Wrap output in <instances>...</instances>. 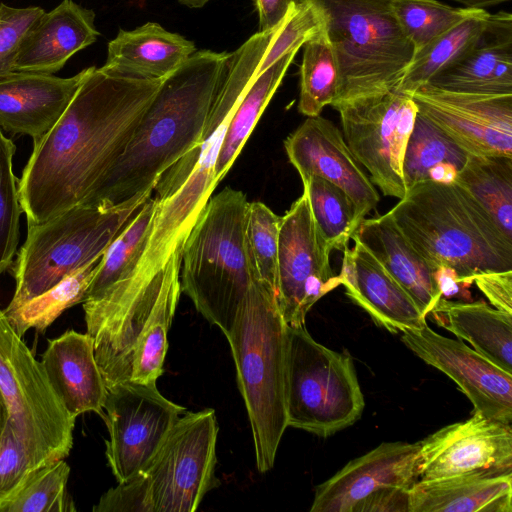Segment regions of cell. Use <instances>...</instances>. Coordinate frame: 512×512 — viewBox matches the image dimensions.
<instances>
[{"mask_svg":"<svg viewBox=\"0 0 512 512\" xmlns=\"http://www.w3.org/2000/svg\"><path fill=\"white\" fill-rule=\"evenodd\" d=\"M163 81L93 68L59 120L33 141L18 180L28 225L88 199L123 153Z\"/></svg>","mask_w":512,"mask_h":512,"instance_id":"1","label":"cell"},{"mask_svg":"<svg viewBox=\"0 0 512 512\" xmlns=\"http://www.w3.org/2000/svg\"><path fill=\"white\" fill-rule=\"evenodd\" d=\"M227 52L199 50L164 79L123 153L84 203L116 205L153 192L201 137Z\"/></svg>","mask_w":512,"mask_h":512,"instance_id":"2","label":"cell"},{"mask_svg":"<svg viewBox=\"0 0 512 512\" xmlns=\"http://www.w3.org/2000/svg\"><path fill=\"white\" fill-rule=\"evenodd\" d=\"M280 25L255 33L229 54L199 142L156 182L157 210L138 264L141 271L157 272L183 247L217 185L215 165L232 114Z\"/></svg>","mask_w":512,"mask_h":512,"instance_id":"3","label":"cell"},{"mask_svg":"<svg viewBox=\"0 0 512 512\" xmlns=\"http://www.w3.org/2000/svg\"><path fill=\"white\" fill-rule=\"evenodd\" d=\"M182 248L136 288L111 290L83 302L86 333L106 387L122 382L156 384L163 374L167 335L180 298Z\"/></svg>","mask_w":512,"mask_h":512,"instance_id":"4","label":"cell"},{"mask_svg":"<svg viewBox=\"0 0 512 512\" xmlns=\"http://www.w3.org/2000/svg\"><path fill=\"white\" fill-rule=\"evenodd\" d=\"M389 213L434 271L448 266L471 285L478 274L512 270V241L455 183L418 182Z\"/></svg>","mask_w":512,"mask_h":512,"instance_id":"5","label":"cell"},{"mask_svg":"<svg viewBox=\"0 0 512 512\" xmlns=\"http://www.w3.org/2000/svg\"><path fill=\"white\" fill-rule=\"evenodd\" d=\"M239 391L251 426L256 466L269 471L288 427L286 360L288 325L275 293L254 280L238 308L230 332Z\"/></svg>","mask_w":512,"mask_h":512,"instance_id":"6","label":"cell"},{"mask_svg":"<svg viewBox=\"0 0 512 512\" xmlns=\"http://www.w3.org/2000/svg\"><path fill=\"white\" fill-rule=\"evenodd\" d=\"M248 206L242 191L224 188L210 197L182 247L181 292L225 336L254 281L245 239Z\"/></svg>","mask_w":512,"mask_h":512,"instance_id":"7","label":"cell"},{"mask_svg":"<svg viewBox=\"0 0 512 512\" xmlns=\"http://www.w3.org/2000/svg\"><path fill=\"white\" fill-rule=\"evenodd\" d=\"M152 192L108 205L81 203L39 224L28 225L13 276L16 286L5 309H15L100 259Z\"/></svg>","mask_w":512,"mask_h":512,"instance_id":"8","label":"cell"},{"mask_svg":"<svg viewBox=\"0 0 512 512\" xmlns=\"http://www.w3.org/2000/svg\"><path fill=\"white\" fill-rule=\"evenodd\" d=\"M324 19L339 67L332 106L398 90L415 51L394 15L391 0H309Z\"/></svg>","mask_w":512,"mask_h":512,"instance_id":"9","label":"cell"},{"mask_svg":"<svg viewBox=\"0 0 512 512\" xmlns=\"http://www.w3.org/2000/svg\"><path fill=\"white\" fill-rule=\"evenodd\" d=\"M365 402L352 359L288 326L287 424L326 438L354 424Z\"/></svg>","mask_w":512,"mask_h":512,"instance_id":"10","label":"cell"},{"mask_svg":"<svg viewBox=\"0 0 512 512\" xmlns=\"http://www.w3.org/2000/svg\"><path fill=\"white\" fill-rule=\"evenodd\" d=\"M0 389L12 425L36 467L66 458L75 418L60 403L40 361L0 309Z\"/></svg>","mask_w":512,"mask_h":512,"instance_id":"11","label":"cell"},{"mask_svg":"<svg viewBox=\"0 0 512 512\" xmlns=\"http://www.w3.org/2000/svg\"><path fill=\"white\" fill-rule=\"evenodd\" d=\"M339 112L343 137L370 180L385 196L404 198L402 164L418 107L398 90L370 94L332 106Z\"/></svg>","mask_w":512,"mask_h":512,"instance_id":"12","label":"cell"},{"mask_svg":"<svg viewBox=\"0 0 512 512\" xmlns=\"http://www.w3.org/2000/svg\"><path fill=\"white\" fill-rule=\"evenodd\" d=\"M218 430L213 409L186 412L174 424L141 470L154 512H194L220 485L215 475Z\"/></svg>","mask_w":512,"mask_h":512,"instance_id":"13","label":"cell"},{"mask_svg":"<svg viewBox=\"0 0 512 512\" xmlns=\"http://www.w3.org/2000/svg\"><path fill=\"white\" fill-rule=\"evenodd\" d=\"M419 442H383L318 485L310 512H408Z\"/></svg>","mask_w":512,"mask_h":512,"instance_id":"14","label":"cell"},{"mask_svg":"<svg viewBox=\"0 0 512 512\" xmlns=\"http://www.w3.org/2000/svg\"><path fill=\"white\" fill-rule=\"evenodd\" d=\"M331 251L303 189L281 217L279 230L275 298L288 326H304L313 305L341 285L330 265Z\"/></svg>","mask_w":512,"mask_h":512,"instance_id":"15","label":"cell"},{"mask_svg":"<svg viewBox=\"0 0 512 512\" xmlns=\"http://www.w3.org/2000/svg\"><path fill=\"white\" fill-rule=\"evenodd\" d=\"M103 409L109 433L105 455L118 483L146 466L186 413L185 407L165 398L156 384L137 382L108 387Z\"/></svg>","mask_w":512,"mask_h":512,"instance_id":"16","label":"cell"},{"mask_svg":"<svg viewBox=\"0 0 512 512\" xmlns=\"http://www.w3.org/2000/svg\"><path fill=\"white\" fill-rule=\"evenodd\" d=\"M412 98L418 112L469 155L512 157V94L457 92L426 83Z\"/></svg>","mask_w":512,"mask_h":512,"instance_id":"17","label":"cell"},{"mask_svg":"<svg viewBox=\"0 0 512 512\" xmlns=\"http://www.w3.org/2000/svg\"><path fill=\"white\" fill-rule=\"evenodd\" d=\"M401 341L428 365L451 378L483 416L512 424V374L464 344L442 336L426 323L401 333Z\"/></svg>","mask_w":512,"mask_h":512,"instance_id":"18","label":"cell"},{"mask_svg":"<svg viewBox=\"0 0 512 512\" xmlns=\"http://www.w3.org/2000/svg\"><path fill=\"white\" fill-rule=\"evenodd\" d=\"M512 471V426L473 411L419 442V480Z\"/></svg>","mask_w":512,"mask_h":512,"instance_id":"19","label":"cell"},{"mask_svg":"<svg viewBox=\"0 0 512 512\" xmlns=\"http://www.w3.org/2000/svg\"><path fill=\"white\" fill-rule=\"evenodd\" d=\"M290 163L302 182L321 177L340 187L351 199L360 223L379 203L375 185L351 153L336 125L318 115L307 119L284 141Z\"/></svg>","mask_w":512,"mask_h":512,"instance_id":"20","label":"cell"},{"mask_svg":"<svg viewBox=\"0 0 512 512\" xmlns=\"http://www.w3.org/2000/svg\"><path fill=\"white\" fill-rule=\"evenodd\" d=\"M95 66L72 77L14 71L0 77V128L41 138L59 120Z\"/></svg>","mask_w":512,"mask_h":512,"instance_id":"21","label":"cell"},{"mask_svg":"<svg viewBox=\"0 0 512 512\" xmlns=\"http://www.w3.org/2000/svg\"><path fill=\"white\" fill-rule=\"evenodd\" d=\"M352 239L354 247L343 251L338 275L346 295L391 333L425 325L426 317L408 293L357 239Z\"/></svg>","mask_w":512,"mask_h":512,"instance_id":"22","label":"cell"},{"mask_svg":"<svg viewBox=\"0 0 512 512\" xmlns=\"http://www.w3.org/2000/svg\"><path fill=\"white\" fill-rule=\"evenodd\" d=\"M48 382L70 416L95 412L104 416L107 387L88 333L67 330L48 341L40 361Z\"/></svg>","mask_w":512,"mask_h":512,"instance_id":"23","label":"cell"},{"mask_svg":"<svg viewBox=\"0 0 512 512\" xmlns=\"http://www.w3.org/2000/svg\"><path fill=\"white\" fill-rule=\"evenodd\" d=\"M99 36L95 13L73 0H63L30 27L16 56L15 71L54 74Z\"/></svg>","mask_w":512,"mask_h":512,"instance_id":"24","label":"cell"},{"mask_svg":"<svg viewBox=\"0 0 512 512\" xmlns=\"http://www.w3.org/2000/svg\"><path fill=\"white\" fill-rule=\"evenodd\" d=\"M428 83L457 92L512 94V15L491 14L477 43Z\"/></svg>","mask_w":512,"mask_h":512,"instance_id":"25","label":"cell"},{"mask_svg":"<svg viewBox=\"0 0 512 512\" xmlns=\"http://www.w3.org/2000/svg\"><path fill=\"white\" fill-rule=\"evenodd\" d=\"M352 238L379 261L427 318L441 298L434 270L415 250L390 213L365 218Z\"/></svg>","mask_w":512,"mask_h":512,"instance_id":"26","label":"cell"},{"mask_svg":"<svg viewBox=\"0 0 512 512\" xmlns=\"http://www.w3.org/2000/svg\"><path fill=\"white\" fill-rule=\"evenodd\" d=\"M408 512H512V471L418 480L409 491Z\"/></svg>","mask_w":512,"mask_h":512,"instance_id":"27","label":"cell"},{"mask_svg":"<svg viewBox=\"0 0 512 512\" xmlns=\"http://www.w3.org/2000/svg\"><path fill=\"white\" fill-rule=\"evenodd\" d=\"M107 48L104 69L142 79H165L197 51L193 41L156 22L120 29Z\"/></svg>","mask_w":512,"mask_h":512,"instance_id":"28","label":"cell"},{"mask_svg":"<svg viewBox=\"0 0 512 512\" xmlns=\"http://www.w3.org/2000/svg\"><path fill=\"white\" fill-rule=\"evenodd\" d=\"M429 314L439 326L512 374V314L484 301L444 298H440Z\"/></svg>","mask_w":512,"mask_h":512,"instance_id":"29","label":"cell"},{"mask_svg":"<svg viewBox=\"0 0 512 512\" xmlns=\"http://www.w3.org/2000/svg\"><path fill=\"white\" fill-rule=\"evenodd\" d=\"M297 50L292 51L253 78L229 121L216 161L217 184L227 174L242 147L281 84Z\"/></svg>","mask_w":512,"mask_h":512,"instance_id":"30","label":"cell"},{"mask_svg":"<svg viewBox=\"0 0 512 512\" xmlns=\"http://www.w3.org/2000/svg\"><path fill=\"white\" fill-rule=\"evenodd\" d=\"M512 241V157L468 155L454 181Z\"/></svg>","mask_w":512,"mask_h":512,"instance_id":"31","label":"cell"},{"mask_svg":"<svg viewBox=\"0 0 512 512\" xmlns=\"http://www.w3.org/2000/svg\"><path fill=\"white\" fill-rule=\"evenodd\" d=\"M157 210V198L145 200L103 254L83 302L102 297L135 272L145 250Z\"/></svg>","mask_w":512,"mask_h":512,"instance_id":"32","label":"cell"},{"mask_svg":"<svg viewBox=\"0 0 512 512\" xmlns=\"http://www.w3.org/2000/svg\"><path fill=\"white\" fill-rule=\"evenodd\" d=\"M490 15L483 9L474 10L467 18L415 53L398 91L412 96L434 75L457 61L477 43Z\"/></svg>","mask_w":512,"mask_h":512,"instance_id":"33","label":"cell"},{"mask_svg":"<svg viewBox=\"0 0 512 512\" xmlns=\"http://www.w3.org/2000/svg\"><path fill=\"white\" fill-rule=\"evenodd\" d=\"M101 258L19 307L3 310L15 332L20 337L32 328L44 332L66 309L83 303Z\"/></svg>","mask_w":512,"mask_h":512,"instance_id":"34","label":"cell"},{"mask_svg":"<svg viewBox=\"0 0 512 512\" xmlns=\"http://www.w3.org/2000/svg\"><path fill=\"white\" fill-rule=\"evenodd\" d=\"M302 47L298 111L313 117L320 115L323 108L335 100L339 86V67L325 28Z\"/></svg>","mask_w":512,"mask_h":512,"instance_id":"35","label":"cell"},{"mask_svg":"<svg viewBox=\"0 0 512 512\" xmlns=\"http://www.w3.org/2000/svg\"><path fill=\"white\" fill-rule=\"evenodd\" d=\"M468 155L418 112L403 157L402 173L406 189L428 180L430 171L437 165L450 164L460 171Z\"/></svg>","mask_w":512,"mask_h":512,"instance_id":"36","label":"cell"},{"mask_svg":"<svg viewBox=\"0 0 512 512\" xmlns=\"http://www.w3.org/2000/svg\"><path fill=\"white\" fill-rule=\"evenodd\" d=\"M302 183L322 237L331 250L344 251L359 227L351 199L340 187L318 176Z\"/></svg>","mask_w":512,"mask_h":512,"instance_id":"37","label":"cell"},{"mask_svg":"<svg viewBox=\"0 0 512 512\" xmlns=\"http://www.w3.org/2000/svg\"><path fill=\"white\" fill-rule=\"evenodd\" d=\"M69 475L64 459L36 468L14 494L0 502V512L76 511L67 491Z\"/></svg>","mask_w":512,"mask_h":512,"instance_id":"38","label":"cell"},{"mask_svg":"<svg viewBox=\"0 0 512 512\" xmlns=\"http://www.w3.org/2000/svg\"><path fill=\"white\" fill-rule=\"evenodd\" d=\"M391 6L415 53L476 10L455 8L436 0H391Z\"/></svg>","mask_w":512,"mask_h":512,"instance_id":"39","label":"cell"},{"mask_svg":"<svg viewBox=\"0 0 512 512\" xmlns=\"http://www.w3.org/2000/svg\"><path fill=\"white\" fill-rule=\"evenodd\" d=\"M281 217L259 201L249 202L245 239L253 279L277 287L278 241Z\"/></svg>","mask_w":512,"mask_h":512,"instance_id":"40","label":"cell"},{"mask_svg":"<svg viewBox=\"0 0 512 512\" xmlns=\"http://www.w3.org/2000/svg\"><path fill=\"white\" fill-rule=\"evenodd\" d=\"M15 151L13 141L0 129V275L11 266L16 254L23 212L18 179L13 172Z\"/></svg>","mask_w":512,"mask_h":512,"instance_id":"41","label":"cell"},{"mask_svg":"<svg viewBox=\"0 0 512 512\" xmlns=\"http://www.w3.org/2000/svg\"><path fill=\"white\" fill-rule=\"evenodd\" d=\"M324 28L320 11L309 0H300L281 23L262 59L255 77L284 55L299 50Z\"/></svg>","mask_w":512,"mask_h":512,"instance_id":"42","label":"cell"},{"mask_svg":"<svg viewBox=\"0 0 512 512\" xmlns=\"http://www.w3.org/2000/svg\"><path fill=\"white\" fill-rule=\"evenodd\" d=\"M44 12L38 6L18 8L0 3V77L15 71L23 38Z\"/></svg>","mask_w":512,"mask_h":512,"instance_id":"43","label":"cell"},{"mask_svg":"<svg viewBox=\"0 0 512 512\" xmlns=\"http://www.w3.org/2000/svg\"><path fill=\"white\" fill-rule=\"evenodd\" d=\"M36 467L7 422L0 439V502L14 494Z\"/></svg>","mask_w":512,"mask_h":512,"instance_id":"44","label":"cell"},{"mask_svg":"<svg viewBox=\"0 0 512 512\" xmlns=\"http://www.w3.org/2000/svg\"><path fill=\"white\" fill-rule=\"evenodd\" d=\"M94 512H154L147 477L140 471L104 493Z\"/></svg>","mask_w":512,"mask_h":512,"instance_id":"45","label":"cell"},{"mask_svg":"<svg viewBox=\"0 0 512 512\" xmlns=\"http://www.w3.org/2000/svg\"><path fill=\"white\" fill-rule=\"evenodd\" d=\"M473 282L493 307L512 314V270L484 272Z\"/></svg>","mask_w":512,"mask_h":512,"instance_id":"46","label":"cell"},{"mask_svg":"<svg viewBox=\"0 0 512 512\" xmlns=\"http://www.w3.org/2000/svg\"><path fill=\"white\" fill-rule=\"evenodd\" d=\"M258 13L259 31L276 28L300 0H254Z\"/></svg>","mask_w":512,"mask_h":512,"instance_id":"47","label":"cell"},{"mask_svg":"<svg viewBox=\"0 0 512 512\" xmlns=\"http://www.w3.org/2000/svg\"><path fill=\"white\" fill-rule=\"evenodd\" d=\"M434 277L441 293V298H457L461 301H469L471 294L468 290L470 284L459 280L455 270L448 266H440L434 271Z\"/></svg>","mask_w":512,"mask_h":512,"instance_id":"48","label":"cell"},{"mask_svg":"<svg viewBox=\"0 0 512 512\" xmlns=\"http://www.w3.org/2000/svg\"><path fill=\"white\" fill-rule=\"evenodd\" d=\"M458 3H461L469 9H483L486 7L498 5L500 3L508 2L510 0H453Z\"/></svg>","mask_w":512,"mask_h":512,"instance_id":"49","label":"cell"},{"mask_svg":"<svg viewBox=\"0 0 512 512\" xmlns=\"http://www.w3.org/2000/svg\"><path fill=\"white\" fill-rule=\"evenodd\" d=\"M9 420V410L4 395L0 389V439Z\"/></svg>","mask_w":512,"mask_h":512,"instance_id":"50","label":"cell"},{"mask_svg":"<svg viewBox=\"0 0 512 512\" xmlns=\"http://www.w3.org/2000/svg\"><path fill=\"white\" fill-rule=\"evenodd\" d=\"M209 1L210 0H178L180 4L190 8H201Z\"/></svg>","mask_w":512,"mask_h":512,"instance_id":"51","label":"cell"}]
</instances>
